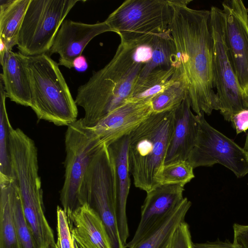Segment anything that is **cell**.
Wrapping results in <instances>:
<instances>
[{
	"mask_svg": "<svg viewBox=\"0 0 248 248\" xmlns=\"http://www.w3.org/2000/svg\"><path fill=\"white\" fill-rule=\"evenodd\" d=\"M153 113L151 101H127L106 115L91 128L101 143L108 146L129 135Z\"/></svg>",
	"mask_w": 248,
	"mask_h": 248,
	"instance_id": "cell-14",
	"label": "cell"
},
{
	"mask_svg": "<svg viewBox=\"0 0 248 248\" xmlns=\"http://www.w3.org/2000/svg\"><path fill=\"white\" fill-rule=\"evenodd\" d=\"M64 142L65 173L60 201L68 217L82 206V183L93 158L103 145L93 131L84 126L81 118L67 126Z\"/></svg>",
	"mask_w": 248,
	"mask_h": 248,
	"instance_id": "cell-6",
	"label": "cell"
},
{
	"mask_svg": "<svg viewBox=\"0 0 248 248\" xmlns=\"http://www.w3.org/2000/svg\"><path fill=\"white\" fill-rule=\"evenodd\" d=\"M193 248H240L236 244L228 241L207 242L202 243H193Z\"/></svg>",
	"mask_w": 248,
	"mask_h": 248,
	"instance_id": "cell-32",
	"label": "cell"
},
{
	"mask_svg": "<svg viewBox=\"0 0 248 248\" xmlns=\"http://www.w3.org/2000/svg\"><path fill=\"white\" fill-rule=\"evenodd\" d=\"M199 123V115L192 112L187 96L174 110L173 129L164 164L187 161L197 140Z\"/></svg>",
	"mask_w": 248,
	"mask_h": 248,
	"instance_id": "cell-15",
	"label": "cell"
},
{
	"mask_svg": "<svg viewBox=\"0 0 248 248\" xmlns=\"http://www.w3.org/2000/svg\"><path fill=\"white\" fill-rule=\"evenodd\" d=\"M233 229V242L240 248H248V225L234 223Z\"/></svg>",
	"mask_w": 248,
	"mask_h": 248,
	"instance_id": "cell-30",
	"label": "cell"
},
{
	"mask_svg": "<svg viewBox=\"0 0 248 248\" xmlns=\"http://www.w3.org/2000/svg\"><path fill=\"white\" fill-rule=\"evenodd\" d=\"M167 248H170V245H169V246H168V247Z\"/></svg>",
	"mask_w": 248,
	"mask_h": 248,
	"instance_id": "cell-37",
	"label": "cell"
},
{
	"mask_svg": "<svg viewBox=\"0 0 248 248\" xmlns=\"http://www.w3.org/2000/svg\"><path fill=\"white\" fill-rule=\"evenodd\" d=\"M31 0H0V41L7 51L17 45L19 32Z\"/></svg>",
	"mask_w": 248,
	"mask_h": 248,
	"instance_id": "cell-21",
	"label": "cell"
},
{
	"mask_svg": "<svg viewBox=\"0 0 248 248\" xmlns=\"http://www.w3.org/2000/svg\"><path fill=\"white\" fill-rule=\"evenodd\" d=\"M224 34L233 69L242 90L248 95V18L247 8L241 0L222 3Z\"/></svg>",
	"mask_w": 248,
	"mask_h": 248,
	"instance_id": "cell-11",
	"label": "cell"
},
{
	"mask_svg": "<svg viewBox=\"0 0 248 248\" xmlns=\"http://www.w3.org/2000/svg\"><path fill=\"white\" fill-rule=\"evenodd\" d=\"M231 122L237 134L248 129V109L244 110L234 115Z\"/></svg>",
	"mask_w": 248,
	"mask_h": 248,
	"instance_id": "cell-31",
	"label": "cell"
},
{
	"mask_svg": "<svg viewBox=\"0 0 248 248\" xmlns=\"http://www.w3.org/2000/svg\"><path fill=\"white\" fill-rule=\"evenodd\" d=\"M181 75L179 68L175 67L154 69L144 76L139 77L127 101H151L178 79Z\"/></svg>",
	"mask_w": 248,
	"mask_h": 248,
	"instance_id": "cell-20",
	"label": "cell"
},
{
	"mask_svg": "<svg viewBox=\"0 0 248 248\" xmlns=\"http://www.w3.org/2000/svg\"><path fill=\"white\" fill-rule=\"evenodd\" d=\"M194 168L187 161L164 164L157 181L159 185L181 184L185 186L194 177Z\"/></svg>",
	"mask_w": 248,
	"mask_h": 248,
	"instance_id": "cell-27",
	"label": "cell"
},
{
	"mask_svg": "<svg viewBox=\"0 0 248 248\" xmlns=\"http://www.w3.org/2000/svg\"><path fill=\"white\" fill-rule=\"evenodd\" d=\"M173 15L169 30L192 110L198 115L219 110L214 91V41L210 11L189 8L190 0H169Z\"/></svg>",
	"mask_w": 248,
	"mask_h": 248,
	"instance_id": "cell-1",
	"label": "cell"
},
{
	"mask_svg": "<svg viewBox=\"0 0 248 248\" xmlns=\"http://www.w3.org/2000/svg\"><path fill=\"white\" fill-rule=\"evenodd\" d=\"M193 245L189 225L184 221L174 231L170 242V248H193Z\"/></svg>",
	"mask_w": 248,
	"mask_h": 248,
	"instance_id": "cell-29",
	"label": "cell"
},
{
	"mask_svg": "<svg viewBox=\"0 0 248 248\" xmlns=\"http://www.w3.org/2000/svg\"><path fill=\"white\" fill-rule=\"evenodd\" d=\"M191 204L186 197L184 198L157 228L130 248H167L176 229L185 221Z\"/></svg>",
	"mask_w": 248,
	"mask_h": 248,
	"instance_id": "cell-23",
	"label": "cell"
},
{
	"mask_svg": "<svg viewBox=\"0 0 248 248\" xmlns=\"http://www.w3.org/2000/svg\"><path fill=\"white\" fill-rule=\"evenodd\" d=\"M128 44L133 46L136 59L143 64L140 77L157 68L179 67L174 42L169 30Z\"/></svg>",
	"mask_w": 248,
	"mask_h": 248,
	"instance_id": "cell-16",
	"label": "cell"
},
{
	"mask_svg": "<svg viewBox=\"0 0 248 248\" xmlns=\"http://www.w3.org/2000/svg\"><path fill=\"white\" fill-rule=\"evenodd\" d=\"M174 110L153 113L129 135L128 163L136 187L148 192L159 185L171 140Z\"/></svg>",
	"mask_w": 248,
	"mask_h": 248,
	"instance_id": "cell-3",
	"label": "cell"
},
{
	"mask_svg": "<svg viewBox=\"0 0 248 248\" xmlns=\"http://www.w3.org/2000/svg\"><path fill=\"white\" fill-rule=\"evenodd\" d=\"M56 248H61L60 243L57 240L56 241Z\"/></svg>",
	"mask_w": 248,
	"mask_h": 248,
	"instance_id": "cell-35",
	"label": "cell"
},
{
	"mask_svg": "<svg viewBox=\"0 0 248 248\" xmlns=\"http://www.w3.org/2000/svg\"><path fill=\"white\" fill-rule=\"evenodd\" d=\"M184 186L181 184L159 185L146 192L139 225L126 248L134 246L160 225L184 199Z\"/></svg>",
	"mask_w": 248,
	"mask_h": 248,
	"instance_id": "cell-12",
	"label": "cell"
},
{
	"mask_svg": "<svg viewBox=\"0 0 248 248\" xmlns=\"http://www.w3.org/2000/svg\"><path fill=\"white\" fill-rule=\"evenodd\" d=\"M172 15L169 0H126L105 22L121 42L129 44L167 31Z\"/></svg>",
	"mask_w": 248,
	"mask_h": 248,
	"instance_id": "cell-8",
	"label": "cell"
},
{
	"mask_svg": "<svg viewBox=\"0 0 248 248\" xmlns=\"http://www.w3.org/2000/svg\"><path fill=\"white\" fill-rule=\"evenodd\" d=\"M188 96L186 82L180 78L151 100L153 113H158L175 110Z\"/></svg>",
	"mask_w": 248,
	"mask_h": 248,
	"instance_id": "cell-25",
	"label": "cell"
},
{
	"mask_svg": "<svg viewBox=\"0 0 248 248\" xmlns=\"http://www.w3.org/2000/svg\"><path fill=\"white\" fill-rule=\"evenodd\" d=\"M129 135L110 144L108 148L113 158L118 183L116 217L120 238L125 248L129 237L126 216V203L130 188L128 163Z\"/></svg>",
	"mask_w": 248,
	"mask_h": 248,
	"instance_id": "cell-17",
	"label": "cell"
},
{
	"mask_svg": "<svg viewBox=\"0 0 248 248\" xmlns=\"http://www.w3.org/2000/svg\"><path fill=\"white\" fill-rule=\"evenodd\" d=\"M109 31H112L105 21L87 24L64 20L56 35L49 54H58V64L71 69L74 67V60L81 55L93 38Z\"/></svg>",
	"mask_w": 248,
	"mask_h": 248,
	"instance_id": "cell-13",
	"label": "cell"
},
{
	"mask_svg": "<svg viewBox=\"0 0 248 248\" xmlns=\"http://www.w3.org/2000/svg\"><path fill=\"white\" fill-rule=\"evenodd\" d=\"M73 237V236H72ZM74 248H86L81 243L73 237Z\"/></svg>",
	"mask_w": 248,
	"mask_h": 248,
	"instance_id": "cell-34",
	"label": "cell"
},
{
	"mask_svg": "<svg viewBox=\"0 0 248 248\" xmlns=\"http://www.w3.org/2000/svg\"><path fill=\"white\" fill-rule=\"evenodd\" d=\"M57 241L61 248H74L69 220L67 214L59 206L57 207Z\"/></svg>",
	"mask_w": 248,
	"mask_h": 248,
	"instance_id": "cell-28",
	"label": "cell"
},
{
	"mask_svg": "<svg viewBox=\"0 0 248 248\" xmlns=\"http://www.w3.org/2000/svg\"><path fill=\"white\" fill-rule=\"evenodd\" d=\"M118 183L115 167L108 147L103 145L93 158L80 189L82 206L87 203L104 222L112 248H125L121 241L116 217Z\"/></svg>",
	"mask_w": 248,
	"mask_h": 248,
	"instance_id": "cell-5",
	"label": "cell"
},
{
	"mask_svg": "<svg viewBox=\"0 0 248 248\" xmlns=\"http://www.w3.org/2000/svg\"><path fill=\"white\" fill-rule=\"evenodd\" d=\"M79 0H31L17 38L22 54L33 56L50 49L66 16Z\"/></svg>",
	"mask_w": 248,
	"mask_h": 248,
	"instance_id": "cell-7",
	"label": "cell"
},
{
	"mask_svg": "<svg viewBox=\"0 0 248 248\" xmlns=\"http://www.w3.org/2000/svg\"><path fill=\"white\" fill-rule=\"evenodd\" d=\"M13 207L19 248H39L33 233L25 218L16 182L13 191Z\"/></svg>",
	"mask_w": 248,
	"mask_h": 248,
	"instance_id": "cell-26",
	"label": "cell"
},
{
	"mask_svg": "<svg viewBox=\"0 0 248 248\" xmlns=\"http://www.w3.org/2000/svg\"><path fill=\"white\" fill-rule=\"evenodd\" d=\"M31 91V108L37 118L57 126L77 120L78 110L59 64L49 55H23Z\"/></svg>",
	"mask_w": 248,
	"mask_h": 248,
	"instance_id": "cell-4",
	"label": "cell"
},
{
	"mask_svg": "<svg viewBox=\"0 0 248 248\" xmlns=\"http://www.w3.org/2000/svg\"><path fill=\"white\" fill-rule=\"evenodd\" d=\"M210 11L215 88L220 113L225 120L231 122L236 113L248 109V95L241 88L230 60L225 38L223 11L214 6Z\"/></svg>",
	"mask_w": 248,
	"mask_h": 248,
	"instance_id": "cell-9",
	"label": "cell"
},
{
	"mask_svg": "<svg viewBox=\"0 0 248 248\" xmlns=\"http://www.w3.org/2000/svg\"><path fill=\"white\" fill-rule=\"evenodd\" d=\"M0 61L2 68L0 79L7 97L17 104L31 107V83L23 54L7 51L0 56Z\"/></svg>",
	"mask_w": 248,
	"mask_h": 248,
	"instance_id": "cell-18",
	"label": "cell"
},
{
	"mask_svg": "<svg viewBox=\"0 0 248 248\" xmlns=\"http://www.w3.org/2000/svg\"><path fill=\"white\" fill-rule=\"evenodd\" d=\"M143 64L136 59L133 46L121 42L112 59L78 87L75 98L82 107V120L93 127L102 118L130 97Z\"/></svg>",
	"mask_w": 248,
	"mask_h": 248,
	"instance_id": "cell-2",
	"label": "cell"
},
{
	"mask_svg": "<svg viewBox=\"0 0 248 248\" xmlns=\"http://www.w3.org/2000/svg\"><path fill=\"white\" fill-rule=\"evenodd\" d=\"M244 149L248 152V146L246 147Z\"/></svg>",
	"mask_w": 248,
	"mask_h": 248,
	"instance_id": "cell-36",
	"label": "cell"
},
{
	"mask_svg": "<svg viewBox=\"0 0 248 248\" xmlns=\"http://www.w3.org/2000/svg\"><path fill=\"white\" fill-rule=\"evenodd\" d=\"M68 218L72 236L86 248H112L104 222L88 204L78 208Z\"/></svg>",
	"mask_w": 248,
	"mask_h": 248,
	"instance_id": "cell-19",
	"label": "cell"
},
{
	"mask_svg": "<svg viewBox=\"0 0 248 248\" xmlns=\"http://www.w3.org/2000/svg\"><path fill=\"white\" fill-rule=\"evenodd\" d=\"M247 13H248V8H247Z\"/></svg>",
	"mask_w": 248,
	"mask_h": 248,
	"instance_id": "cell-38",
	"label": "cell"
},
{
	"mask_svg": "<svg viewBox=\"0 0 248 248\" xmlns=\"http://www.w3.org/2000/svg\"><path fill=\"white\" fill-rule=\"evenodd\" d=\"M74 67L78 71H84L88 67V64L86 58L80 55L77 57L74 61Z\"/></svg>",
	"mask_w": 248,
	"mask_h": 248,
	"instance_id": "cell-33",
	"label": "cell"
},
{
	"mask_svg": "<svg viewBox=\"0 0 248 248\" xmlns=\"http://www.w3.org/2000/svg\"><path fill=\"white\" fill-rule=\"evenodd\" d=\"M16 184L14 177L0 178V248H19L13 207Z\"/></svg>",
	"mask_w": 248,
	"mask_h": 248,
	"instance_id": "cell-22",
	"label": "cell"
},
{
	"mask_svg": "<svg viewBox=\"0 0 248 248\" xmlns=\"http://www.w3.org/2000/svg\"><path fill=\"white\" fill-rule=\"evenodd\" d=\"M199 115L197 140L187 161L194 169L220 164L230 170L237 178L248 174V152L233 140L212 127Z\"/></svg>",
	"mask_w": 248,
	"mask_h": 248,
	"instance_id": "cell-10",
	"label": "cell"
},
{
	"mask_svg": "<svg viewBox=\"0 0 248 248\" xmlns=\"http://www.w3.org/2000/svg\"><path fill=\"white\" fill-rule=\"evenodd\" d=\"M0 178L14 177L9 151V133L13 127L6 107L7 97L3 83L0 79Z\"/></svg>",
	"mask_w": 248,
	"mask_h": 248,
	"instance_id": "cell-24",
	"label": "cell"
}]
</instances>
